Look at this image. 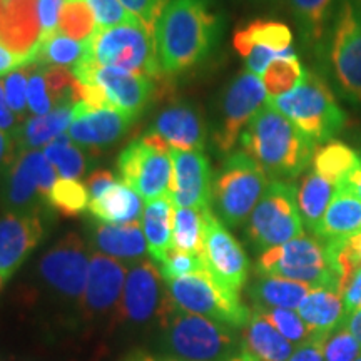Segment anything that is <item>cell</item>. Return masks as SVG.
<instances>
[{"label":"cell","instance_id":"6da1fadb","mask_svg":"<svg viewBox=\"0 0 361 361\" xmlns=\"http://www.w3.org/2000/svg\"><path fill=\"white\" fill-rule=\"evenodd\" d=\"M223 25L213 0H171L154 32L162 74L176 75L204 62L218 47Z\"/></svg>","mask_w":361,"mask_h":361},{"label":"cell","instance_id":"7a4b0ae2","mask_svg":"<svg viewBox=\"0 0 361 361\" xmlns=\"http://www.w3.org/2000/svg\"><path fill=\"white\" fill-rule=\"evenodd\" d=\"M239 142L271 180L284 183L303 174L316 151V144L269 104L246 126Z\"/></svg>","mask_w":361,"mask_h":361},{"label":"cell","instance_id":"3957f363","mask_svg":"<svg viewBox=\"0 0 361 361\" xmlns=\"http://www.w3.org/2000/svg\"><path fill=\"white\" fill-rule=\"evenodd\" d=\"M161 350L179 361H229L241 353L243 340L234 328L204 316L180 311L166 301L161 314Z\"/></svg>","mask_w":361,"mask_h":361},{"label":"cell","instance_id":"277c9868","mask_svg":"<svg viewBox=\"0 0 361 361\" xmlns=\"http://www.w3.org/2000/svg\"><path fill=\"white\" fill-rule=\"evenodd\" d=\"M268 104L291 121L316 146L333 141L346 126V112L323 75L308 72L300 87Z\"/></svg>","mask_w":361,"mask_h":361},{"label":"cell","instance_id":"5b68a950","mask_svg":"<svg viewBox=\"0 0 361 361\" xmlns=\"http://www.w3.org/2000/svg\"><path fill=\"white\" fill-rule=\"evenodd\" d=\"M80 61L102 67H116L134 74L161 79L156 39L142 24L97 27L92 37L85 40Z\"/></svg>","mask_w":361,"mask_h":361},{"label":"cell","instance_id":"8992f818","mask_svg":"<svg viewBox=\"0 0 361 361\" xmlns=\"http://www.w3.org/2000/svg\"><path fill=\"white\" fill-rule=\"evenodd\" d=\"M256 271L263 276L291 279L311 288H336L340 291L341 278L326 243L306 234L261 252Z\"/></svg>","mask_w":361,"mask_h":361},{"label":"cell","instance_id":"52a82bcc","mask_svg":"<svg viewBox=\"0 0 361 361\" xmlns=\"http://www.w3.org/2000/svg\"><path fill=\"white\" fill-rule=\"evenodd\" d=\"M271 179L258 162L245 151H233L226 156L218 178L213 180V202L216 216L228 228H239L250 216Z\"/></svg>","mask_w":361,"mask_h":361},{"label":"cell","instance_id":"ba28073f","mask_svg":"<svg viewBox=\"0 0 361 361\" xmlns=\"http://www.w3.org/2000/svg\"><path fill=\"white\" fill-rule=\"evenodd\" d=\"M164 283L169 301L180 311L204 316L234 329L245 328L250 322L251 311L243 305L238 293L216 281L207 269Z\"/></svg>","mask_w":361,"mask_h":361},{"label":"cell","instance_id":"9c48e42d","mask_svg":"<svg viewBox=\"0 0 361 361\" xmlns=\"http://www.w3.org/2000/svg\"><path fill=\"white\" fill-rule=\"evenodd\" d=\"M303 219L296 200V186L271 180L258 206L246 221V238L258 252L281 246L305 234Z\"/></svg>","mask_w":361,"mask_h":361},{"label":"cell","instance_id":"30bf717a","mask_svg":"<svg viewBox=\"0 0 361 361\" xmlns=\"http://www.w3.org/2000/svg\"><path fill=\"white\" fill-rule=\"evenodd\" d=\"M171 147L161 135L147 133L130 141L117 159L121 179L144 201L169 196L174 183Z\"/></svg>","mask_w":361,"mask_h":361},{"label":"cell","instance_id":"8fae6325","mask_svg":"<svg viewBox=\"0 0 361 361\" xmlns=\"http://www.w3.org/2000/svg\"><path fill=\"white\" fill-rule=\"evenodd\" d=\"M329 66L346 101L361 104V8L356 0H340L333 16Z\"/></svg>","mask_w":361,"mask_h":361},{"label":"cell","instance_id":"7c38bea8","mask_svg":"<svg viewBox=\"0 0 361 361\" xmlns=\"http://www.w3.org/2000/svg\"><path fill=\"white\" fill-rule=\"evenodd\" d=\"M56 183L57 171L42 151H17L6 169L4 204L11 213H44Z\"/></svg>","mask_w":361,"mask_h":361},{"label":"cell","instance_id":"4fadbf2b","mask_svg":"<svg viewBox=\"0 0 361 361\" xmlns=\"http://www.w3.org/2000/svg\"><path fill=\"white\" fill-rule=\"evenodd\" d=\"M71 72L82 85H94L101 90L106 106L134 117L141 116L156 94L154 79L116 67H102L79 61L71 67Z\"/></svg>","mask_w":361,"mask_h":361},{"label":"cell","instance_id":"5bb4252c","mask_svg":"<svg viewBox=\"0 0 361 361\" xmlns=\"http://www.w3.org/2000/svg\"><path fill=\"white\" fill-rule=\"evenodd\" d=\"M268 104V94L259 75L241 72L236 75L223 94L221 119L214 130V144L223 154L233 152L241 139L243 130L255 119L256 114Z\"/></svg>","mask_w":361,"mask_h":361},{"label":"cell","instance_id":"9a60e30c","mask_svg":"<svg viewBox=\"0 0 361 361\" xmlns=\"http://www.w3.org/2000/svg\"><path fill=\"white\" fill-rule=\"evenodd\" d=\"M90 255L87 243L79 234H66L40 258L39 276L59 296L80 305L87 284Z\"/></svg>","mask_w":361,"mask_h":361},{"label":"cell","instance_id":"2e32d148","mask_svg":"<svg viewBox=\"0 0 361 361\" xmlns=\"http://www.w3.org/2000/svg\"><path fill=\"white\" fill-rule=\"evenodd\" d=\"M202 259L216 281L239 295L250 276V258L213 209L204 213Z\"/></svg>","mask_w":361,"mask_h":361},{"label":"cell","instance_id":"e0dca14e","mask_svg":"<svg viewBox=\"0 0 361 361\" xmlns=\"http://www.w3.org/2000/svg\"><path fill=\"white\" fill-rule=\"evenodd\" d=\"M168 293L161 271L152 259H141L130 264L121 303L117 306V319L129 324H144L154 316L162 314Z\"/></svg>","mask_w":361,"mask_h":361},{"label":"cell","instance_id":"ac0fdd59","mask_svg":"<svg viewBox=\"0 0 361 361\" xmlns=\"http://www.w3.org/2000/svg\"><path fill=\"white\" fill-rule=\"evenodd\" d=\"M174 164V183L171 189V201L176 209L204 211L213 202V173L207 157L201 151H180L171 149Z\"/></svg>","mask_w":361,"mask_h":361},{"label":"cell","instance_id":"d6986e66","mask_svg":"<svg viewBox=\"0 0 361 361\" xmlns=\"http://www.w3.org/2000/svg\"><path fill=\"white\" fill-rule=\"evenodd\" d=\"M45 236L44 213L0 216V276L11 279Z\"/></svg>","mask_w":361,"mask_h":361},{"label":"cell","instance_id":"ffe728a7","mask_svg":"<svg viewBox=\"0 0 361 361\" xmlns=\"http://www.w3.org/2000/svg\"><path fill=\"white\" fill-rule=\"evenodd\" d=\"M137 117L114 107H92L78 102L72 109V121L67 135L78 146L104 147L124 137Z\"/></svg>","mask_w":361,"mask_h":361},{"label":"cell","instance_id":"44dd1931","mask_svg":"<svg viewBox=\"0 0 361 361\" xmlns=\"http://www.w3.org/2000/svg\"><path fill=\"white\" fill-rule=\"evenodd\" d=\"M128 264L94 251L90 255L87 284L80 306L87 316H102L117 311L123 296Z\"/></svg>","mask_w":361,"mask_h":361},{"label":"cell","instance_id":"7402d4cb","mask_svg":"<svg viewBox=\"0 0 361 361\" xmlns=\"http://www.w3.org/2000/svg\"><path fill=\"white\" fill-rule=\"evenodd\" d=\"M149 133L161 135L171 147L201 151L207 141V126L201 111L188 101H176L159 112Z\"/></svg>","mask_w":361,"mask_h":361},{"label":"cell","instance_id":"603a6c76","mask_svg":"<svg viewBox=\"0 0 361 361\" xmlns=\"http://www.w3.org/2000/svg\"><path fill=\"white\" fill-rule=\"evenodd\" d=\"M42 39L37 0H4L0 16V40L11 51L34 64L35 51Z\"/></svg>","mask_w":361,"mask_h":361},{"label":"cell","instance_id":"cb8c5ba5","mask_svg":"<svg viewBox=\"0 0 361 361\" xmlns=\"http://www.w3.org/2000/svg\"><path fill=\"white\" fill-rule=\"evenodd\" d=\"M85 229L87 243L96 252L124 264H134L146 256L147 243L139 223L104 224L92 219Z\"/></svg>","mask_w":361,"mask_h":361},{"label":"cell","instance_id":"d4e9b609","mask_svg":"<svg viewBox=\"0 0 361 361\" xmlns=\"http://www.w3.org/2000/svg\"><path fill=\"white\" fill-rule=\"evenodd\" d=\"M361 233V201L346 189L338 191L329 202L322 223L314 231V238L326 245H340Z\"/></svg>","mask_w":361,"mask_h":361},{"label":"cell","instance_id":"484cf974","mask_svg":"<svg viewBox=\"0 0 361 361\" xmlns=\"http://www.w3.org/2000/svg\"><path fill=\"white\" fill-rule=\"evenodd\" d=\"M296 311L314 336H328L346 322L345 305L336 288H311Z\"/></svg>","mask_w":361,"mask_h":361},{"label":"cell","instance_id":"4316f807","mask_svg":"<svg viewBox=\"0 0 361 361\" xmlns=\"http://www.w3.org/2000/svg\"><path fill=\"white\" fill-rule=\"evenodd\" d=\"M142 211L141 196L123 179H117L114 186L89 202L92 219L104 224L141 223Z\"/></svg>","mask_w":361,"mask_h":361},{"label":"cell","instance_id":"83f0119b","mask_svg":"<svg viewBox=\"0 0 361 361\" xmlns=\"http://www.w3.org/2000/svg\"><path fill=\"white\" fill-rule=\"evenodd\" d=\"M241 340L243 351L258 361H288L296 348L256 310L243 328Z\"/></svg>","mask_w":361,"mask_h":361},{"label":"cell","instance_id":"f1b7e54d","mask_svg":"<svg viewBox=\"0 0 361 361\" xmlns=\"http://www.w3.org/2000/svg\"><path fill=\"white\" fill-rule=\"evenodd\" d=\"M176 206L169 196L146 202L141 228L147 243V252L156 264L164 261L171 247H173Z\"/></svg>","mask_w":361,"mask_h":361},{"label":"cell","instance_id":"f546056e","mask_svg":"<svg viewBox=\"0 0 361 361\" xmlns=\"http://www.w3.org/2000/svg\"><path fill=\"white\" fill-rule=\"evenodd\" d=\"M233 45L241 57L251 49H269L276 52L293 51V32L290 25L273 19H255L234 32Z\"/></svg>","mask_w":361,"mask_h":361},{"label":"cell","instance_id":"4dcf8cb0","mask_svg":"<svg viewBox=\"0 0 361 361\" xmlns=\"http://www.w3.org/2000/svg\"><path fill=\"white\" fill-rule=\"evenodd\" d=\"M310 291L308 284L259 274L250 286V298L255 303V310H298Z\"/></svg>","mask_w":361,"mask_h":361},{"label":"cell","instance_id":"1f68e13d","mask_svg":"<svg viewBox=\"0 0 361 361\" xmlns=\"http://www.w3.org/2000/svg\"><path fill=\"white\" fill-rule=\"evenodd\" d=\"M72 109H74V106L57 107L45 116H32L25 119L19 134L16 135L17 151L39 147L44 149L47 144L61 137L64 130L69 129Z\"/></svg>","mask_w":361,"mask_h":361},{"label":"cell","instance_id":"d6a6232c","mask_svg":"<svg viewBox=\"0 0 361 361\" xmlns=\"http://www.w3.org/2000/svg\"><path fill=\"white\" fill-rule=\"evenodd\" d=\"M336 191L338 188L335 184L316 174L313 169L305 174L300 186L296 188V200L301 219L313 234L319 223H322L323 216L326 213L329 202L335 197Z\"/></svg>","mask_w":361,"mask_h":361},{"label":"cell","instance_id":"836d02e7","mask_svg":"<svg viewBox=\"0 0 361 361\" xmlns=\"http://www.w3.org/2000/svg\"><path fill=\"white\" fill-rule=\"evenodd\" d=\"M360 151H356L346 142L333 139V141L319 144V147H316L313 161H311V169L335 184L336 188H341L348 174L360 162Z\"/></svg>","mask_w":361,"mask_h":361},{"label":"cell","instance_id":"e575fe53","mask_svg":"<svg viewBox=\"0 0 361 361\" xmlns=\"http://www.w3.org/2000/svg\"><path fill=\"white\" fill-rule=\"evenodd\" d=\"M335 0H288L301 37L306 44H319L326 34Z\"/></svg>","mask_w":361,"mask_h":361},{"label":"cell","instance_id":"d590c367","mask_svg":"<svg viewBox=\"0 0 361 361\" xmlns=\"http://www.w3.org/2000/svg\"><path fill=\"white\" fill-rule=\"evenodd\" d=\"M85 42L67 37L61 30L44 35L35 51L34 64L39 67H74L82 59Z\"/></svg>","mask_w":361,"mask_h":361},{"label":"cell","instance_id":"8d00e7d4","mask_svg":"<svg viewBox=\"0 0 361 361\" xmlns=\"http://www.w3.org/2000/svg\"><path fill=\"white\" fill-rule=\"evenodd\" d=\"M44 156L56 168V171L62 179L79 180L87 173L89 159L87 154L80 149L78 144L72 142L67 134H62L56 141L47 144L42 149Z\"/></svg>","mask_w":361,"mask_h":361},{"label":"cell","instance_id":"74e56055","mask_svg":"<svg viewBox=\"0 0 361 361\" xmlns=\"http://www.w3.org/2000/svg\"><path fill=\"white\" fill-rule=\"evenodd\" d=\"M204 211L180 207L174 214V233L173 247L189 255L202 256L204 247Z\"/></svg>","mask_w":361,"mask_h":361},{"label":"cell","instance_id":"f35d334b","mask_svg":"<svg viewBox=\"0 0 361 361\" xmlns=\"http://www.w3.org/2000/svg\"><path fill=\"white\" fill-rule=\"evenodd\" d=\"M306 74L308 72L303 69L298 57L276 59V61L271 62L261 75L266 94H268V101L300 87L306 79Z\"/></svg>","mask_w":361,"mask_h":361},{"label":"cell","instance_id":"ab89813d","mask_svg":"<svg viewBox=\"0 0 361 361\" xmlns=\"http://www.w3.org/2000/svg\"><path fill=\"white\" fill-rule=\"evenodd\" d=\"M89 191L87 186L80 180L57 179L51 194H49L47 207L57 211L67 218H75L89 211Z\"/></svg>","mask_w":361,"mask_h":361},{"label":"cell","instance_id":"60d3db41","mask_svg":"<svg viewBox=\"0 0 361 361\" xmlns=\"http://www.w3.org/2000/svg\"><path fill=\"white\" fill-rule=\"evenodd\" d=\"M96 17L84 0H66L59 16V30L67 37L85 42L97 29Z\"/></svg>","mask_w":361,"mask_h":361},{"label":"cell","instance_id":"b9f144b4","mask_svg":"<svg viewBox=\"0 0 361 361\" xmlns=\"http://www.w3.org/2000/svg\"><path fill=\"white\" fill-rule=\"evenodd\" d=\"M256 311H259V313L263 314L264 318L268 319V322L295 346L308 341L310 338L313 336L303 319H301V316L298 314L296 310L269 308V310H256Z\"/></svg>","mask_w":361,"mask_h":361},{"label":"cell","instance_id":"7bdbcfd3","mask_svg":"<svg viewBox=\"0 0 361 361\" xmlns=\"http://www.w3.org/2000/svg\"><path fill=\"white\" fill-rule=\"evenodd\" d=\"M324 361H355L361 356V345L345 324L335 329L323 341Z\"/></svg>","mask_w":361,"mask_h":361},{"label":"cell","instance_id":"ee69618b","mask_svg":"<svg viewBox=\"0 0 361 361\" xmlns=\"http://www.w3.org/2000/svg\"><path fill=\"white\" fill-rule=\"evenodd\" d=\"M161 271V276L164 281H171V279H179L189 274L200 273V271L206 269L204 259L200 255H189V252H183L178 250H169L166 255L164 261L157 264Z\"/></svg>","mask_w":361,"mask_h":361},{"label":"cell","instance_id":"f6af8a7d","mask_svg":"<svg viewBox=\"0 0 361 361\" xmlns=\"http://www.w3.org/2000/svg\"><path fill=\"white\" fill-rule=\"evenodd\" d=\"M331 255L333 263H335L338 273H340V286L356 269L361 268V233L348 241L340 243V245H326Z\"/></svg>","mask_w":361,"mask_h":361},{"label":"cell","instance_id":"bcb514c9","mask_svg":"<svg viewBox=\"0 0 361 361\" xmlns=\"http://www.w3.org/2000/svg\"><path fill=\"white\" fill-rule=\"evenodd\" d=\"M84 2L96 17L97 27L141 24V20L121 4V0H84Z\"/></svg>","mask_w":361,"mask_h":361},{"label":"cell","instance_id":"7dc6e473","mask_svg":"<svg viewBox=\"0 0 361 361\" xmlns=\"http://www.w3.org/2000/svg\"><path fill=\"white\" fill-rule=\"evenodd\" d=\"M27 107L35 116H45L54 111L52 99L49 96L42 67L32 64L29 71V85H27Z\"/></svg>","mask_w":361,"mask_h":361},{"label":"cell","instance_id":"c3c4849f","mask_svg":"<svg viewBox=\"0 0 361 361\" xmlns=\"http://www.w3.org/2000/svg\"><path fill=\"white\" fill-rule=\"evenodd\" d=\"M29 71L30 66L19 69L12 74H8L4 79V92H6V101L8 107L20 117L22 121H25L27 117V85H29Z\"/></svg>","mask_w":361,"mask_h":361},{"label":"cell","instance_id":"681fc988","mask_svg":"<svg viewBox=\"0 0 361 361\" xmlns=\"http://www.w3.org/2000/svg\"><path fill=\"white\" fill-rule=\"evenodd\" d=\"M171 0H121V4L141 20L151 34L156 32V24Z\"/></svg>","mask_w":361,"mask_h":361},{"label":"cell","instance_id":"f907efd6","mask_svg":"<svg viewBox=\"0 0 361 361\" xmlns=\"http://www.w3.org/2000/svg\"><path fill=\"white\" fill-rule=\"evenodd\" d=\"M62 2L64 0H37V13L40 29H42V37L56 32L59 29V16L62 11Z\"/></svg>","mask_w":361,"mask_h":361},{"label":"cell","instance_id":"816d5d0a","mask_svg":"<svg viewBox=\"0 0 361 361\" xmlns=\"http://www.w3.org/2000/svg\"><path fill=\"white\" fill-rule=\"evenodd\" d=\"M340 293L343 298V305H345L346 318L361 310V268L356 269L351 274L350 279L340 286Z\"/></svg>","mask_w":361,"mask_h":361},{"label":"cell","instance_id":"f5cc1de1","mask_svg":"<svg viewBox=\"0 0 361 361\" xmlns=\"http://www.w3.org/2000/svg\"><path fill=\"white\" fill-rule=\"evenodd\" d=\"M326 336H311L308 341L298 345L288 361H324L323 341Z\"/></svg>","mask_w":361,"mask_h":361},{"label":"cell","instance_id":"db71d44e","mask_svg":"<svg viewBox=\"0 0 361 361\" xmlns=\"http://www.w3.org/2000/svg\"><path fill=\"white\" fill-rule=\"evenodd\" d=\"M22 124H24V121L8 107L6 101V92H4V80L0 79V130L13 135V139H16Z\"/></svg>","mask_w":361,"mask_h":361},{"label":"cell","instance_id":"11a10c76","mask_svg":"<svg viewBox=\"0 0 361 361\" xmlns=\"http://www.w3.org/2000/svg\"><path fill=\"white\" fill-rule=\"evenodd\" d=\"M116 183H117V178L114 176V173H111V171L107 169L94 171V173L87 178V180H85V186H87L90 201L97 200L99 196H102V194L106 192L111 186H114Z\"/></svg>","mask_w":361,"mask_h":361},{"label":"cell","instance_id":"9f6ffc18","mask_svg":"<svg viewBox=\"0 0 361 361\" xmlns=\"http://www.w3.org/2000/svg\"><path fill=\"white\" fill-rule=\"evenodd\" d=\"M27 66L30 64L25 57H22L19 54L11 51V49L0 40V78L12 74V72L19 69H24Z\"/></svg>","mask_w":361,"mask_h":361},{"label":"cell","instance_id":"6f0895ef","mask_svg":"<svg viewBox=\"0 0 361 361\" xmlns=\"http://www.w3.org/2000/svg\"><path fill=\"white\" fill-rule=\"evenodd\" d=\"M17 152V144L13 135L0 130V171H6Z\"/></svg>","mask_w":361,"mask_h":361},{"label":"cell","instance_id":"680465c9","mask_svg":"<svg viewBox=\"0 0 361 361\" xmlns=\"http://www.w3.org/2000/svg\"><path fill=\"white\" fill-rule=\"evenodd\" d=\"M341 188L346 189V191H350L351 194H355V196L361 201V157L358 164L355 166V169L351 171L348 178L345 179V183L341 184Z\"/></svg>","mask_w":361,"mask_h":361},{"label":"cell","instance_id":"91938a15","mask_svg":"<svg viewBox=\"0 0 361 361\" xmlns=\"http://www.w3.org/2000/svg\"><path fill=\"white\" fill-rule=\"evenodd\" d=\"M343 324L348 328V331L356 338V341L361 345V310L355 311L353 314L348 316V318H346V322Z\"/></svg>","mask_w":361,"mask_h":361},{"label":"cell","instance_id":"94428289","mask_svg":"<svg viewBox=\"0 0 361 361\" xmlns=\"http://www.w3.org/2000/svg\"><path fill=\"white\" fill-rule=\"evenodd\" d=\"M123 361H179L174 358H169V356H156V355H149L146 351H135V353H130L126 356Z\"/></svg>","mask_w":361,"mask_h":361},{"label":"cell","instance_id":"6125c7cd","mask_svg":"<svg viewBox=\"0 0 361 361\" xmlns=\"http://www.w3.org/2000/svg\"><path fill=\"white\" fill-rule=\"evenodd\" d=\"M229 361H258V360H255L250 353H246V351L241 350V353H238L236 356H233V358L229 360Z\"/></svg>","mask_w":361,"mask_h":361},{"label":"cell","instance_id":"be15d7a7","mask_svg":"<svg viewBox=\"0 0 361 361\" xmlns=\"http://www.w3.org/2000/svg\"><path fill=\"white\" fill-rule=\"evenodd\" d=\"M4 283H6V279H4L2 276H0V291H2V288H4Z\"/></svg>","mask_w":361,"mask_h":361},{"label":"cell","instance_id":"e7e4bbea","mask_svg":"<svg viewBox=\"0 0 361 361\" xmlns=\"http://www.w3.org/2000/svg\"><path fill=\"white\" fill-rule=\"evenodd\" d=\"M2 8H4V0H0V16H2Z\"/></svg>","mask_w":361,"mask_h":361},{"label":"cell","instance_id":"03108f58","mask_svg":"<svg viewBox=\"0 0 361 361\" xmlns=\"http://www.w3.org/2000/svg\"><path fill=\"white\" fill-rule=\"evenodd\" d=\"M356 4H358V6H360V8H361V0H356Z\"/></svg>","mask_w":361,"mask_h":361},{"label":"cell","instance_id":"003e7915","mask_svg":"<svg viewBox=\"0 0 361 361\" xmlns=\"http://www.w3.org/2000/svg\"><path fill=\"white\" fill-rule=\"evenodd\" d=\"M355 361H361V356H358V358H356Z\"/></svg>","mask_w":361,"mask_h":361}]
</instances>
